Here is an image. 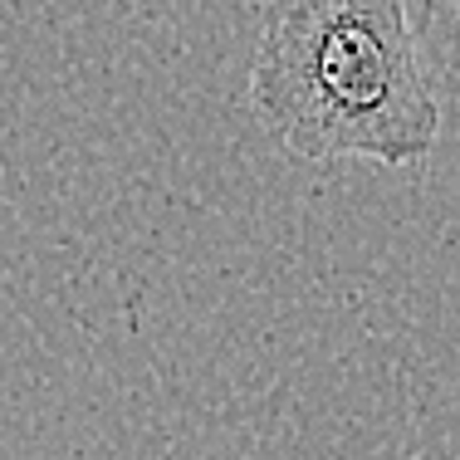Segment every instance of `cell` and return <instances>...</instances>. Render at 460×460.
<instances>
[{
    "label": "cell",
    "instance_id": "1",
    "mask_svg": "<svg viewBox=\"0 0 460 460\" xmlns=\"http://www.w3.org/2000/svg\"><path fill=\"white\" fill-rule=\"evenodd\" d=\"M250 108L299 162L421 167L441 98L411 0H279L250 64Z\"/></svg>",
    "mask_w": 460,
    "mask_h": 460
}]
</instances>
